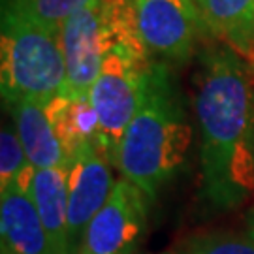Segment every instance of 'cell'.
Masks as SVG:
<instances>
[{
    "mask_svg": "<svg viewBox=\"0 0 254 254\" xmlns=\"http://www.w3.org/2000/svg\"><path fill=\"white\" fill-rule=\"evenodd\" d=\"M194 111L200 127L201 198L234 209L254 192V89L230 47L201 53Z\"/></svg>",
    "mask_w": 254,
    "mask_h": 254,
    "instance_id": "1",
    "label": "cell"
},
{
    "mask_svg": "<svg viewBox=\"0 0 254 254\" xmlns=\"http://www.w3.org/2000/svg\"><path fill=\"white\" fill-rule=\"evenodd\" d=\"M192 128L168 66L151 63L143 94L127 127L115 168L153 201L185 164Z\"/></svg>",
    "mask_w": 254,
    "mask_h": 254,
    "instance_id": "2",
    "label": "cell"
},
{
    "mask_svg": "<svg viewBox=\"0 0 254 254\" xmlns=\"http://www.w3.org/2000/svg\"><path fill=\"white\" fill-rule=\"evenodd\" d=\"M0 87L6 104L47 106L66 89L61 30L47 27L4 0L0 30Z\"/></svg>",
    "mask_w": 254,
    "mask_h": 254,
    "instance_id": "3",
    "label": "cell"
},
{
    "mask_svg": "<svg viewBox=\"0 0 254 254\" xmlns=\"http://www.w3.org/2000/svg\"><path fill=\"white\" fill-rule=\"evenodd\" d=\"M149 66L147 55L115 46L106 55L89 91V102L98 121V147L113 166L123 134L141 100Z\"/></svg>",
    "mask_w": 254,
    "mask_h": 254,
    "instance_id": "4",
    "label": "cell"
},
{
    "mask_svg": "<svg viewBox=\"0 0 254 254\" xmlns=\"http://www.w3.org/2000/svg\"><path fill=\"white\" fill-rule=\"evenodd\" d=\"M136 30L147 55L185 63L205 32L194 0H134Z\"/></svg>",
    "mask_w": 254,
    "mask_h": 254,
    "instance_id": "5",
    "label": "cell"
},
{
    "mask_svg": "<svg viewBox=\"0 0 254 254\" xmlns=\"http://www.w3.org/2000/svg\"><path fill=\"white\" fill-rule=\"evenodd\" d=\"M149 198L134 183L121 177L104 207L85 230L79 254H134L149 217Z\"/></svg>",
    "mask_w": 254,
    "mask_h": 254,
    "instance_id": "6",
    "label": "cell"
},
{
    "mask_svg": "<svg viewBox=\"0 0 254 254\" xmlns=\"http://www.w3.org/2000/svg\"><path fill=\"white\" fill-rule=\"evenodd\" d=\"M111 160L96 145L85 147L68 168V239L70 254H79L81 239L94 215L115 187Z\"/></svg>",
    "mask_w": 254,
    "mask_h": 254,
    "instance_id": "7",
    "label": "cell"
},
{
    "mask_svg": "<svg viewBox=\"0 0 254 254\" xmlns=\"http://www.w3.org/2000/svg\"><path fill=\"white\" fill-rule=\"evenodd\" d=\"M28 185L30 181L17 183L0 190L2 254H53Z\"/></svg>",
    "mask_w": 254,
    "mask_h": 254,
    "instance_id": "8",
    "label": "cell"
},
{
    "mask_svg": "<svg viewBox=\"0 0 254 254\" xmlns=\"http://www.w3.org/2000/svg\"><path fill=\"white\" fill-rule=\"evenodd\" d=\"M8 108L30 166L34 170L68 168L64 147L55 132L46 106L21 100L8 104Z\"/></svg>",
    "mask_w": 254,
    "mask_h": 254,
    "instance_id": "9",
    "label": "cell"
},
{
    "mask_svg": "<svg viewBox=\"0 0 254 254\" xmlns=\"http://www.w3.org/2000/svg\"><path fill=\"white\" fill-rule=\"evenodd\" d=\"M205 32L254 63V0H194Z\"/></svg>",
    "mask_w": 254,
    "mask_h": 254,
    "instance_id": "10",
    "label": "cell"
},
{
    "mask_svg": "<svg viewBox=\"0 0 254 254\" xmlns=\"http://www.w3.org/2000/svg\"><path fill=\"white\" fill-rule=\"evenodd\" d=\"M30 198L44 222L53 254H70L68 239V168L34 170Z\"/></svg>",
    "mask_w": 254,
    "mask_h": 254,
    "instance_id": "11",
    "label": "cell"
},
{
    "mask_svg": "<svg viewBox=\"0 0 254 254\" xmlns=\"http://www.w3.org/2000/svg\"><path fill=\"white\" fill-rule=\"evenodd\" d=\"M46 108L55 132L64 147L68 168L85 147H98V121L89 96L72 98L63 92L49 102Z\"/></svg>",
    "mask_w": 254,
    "mask_h": 254,
    "instance_id": "12",
    "label": "cell"
},
{
    "mask_svg": "<svg viewBox=\"0 0 254 254\" xmlns=\"http://www.w3.org/2000/svg\"><path fill=\"white\" fill-rule=\"evenodd\" d=\"M34 168L30 166L27 153L21 145L13 121L2 127L0 134V190L17 183L30 181Z\"/></svg>",
    "mask_w": 254,
    "mask_h": 254,
    "instance_id": "13",
    "label": "cell"
},
{
    "mask_svg": "<svg viewBox=\"0 0 254 254\" xmlns=\"http://www.w3.org/2000/svg\"><path fill=\"white\" fill-rule=\"evenodd\" d=\"M6 2L47 27L61 30L64 23L75 11L85 8L91 0H6Z\"/></svg>",
    "mask_w": 254,
    "mask_h": 254,
    "instance_id": "14",
    "label": "cell"
},
{
    "mask_svg": "<svg viewBox=\"0 0 254 254\" xmlns=\"http://www.w3.org/2000/svg\"><path fill=\"white\" fill-rule=\"evenodd\" d=\"M183 254H254V239L237 234H213L190 241Z\"/></svg>",
    "mask_w": 254,
    "mask_h": 254,
    "instance_id": "15",
    "label": "cell"
},
{
    "mask_svg": "<svg viewBox=\"0 0 254 254\" xmlns=\"http://www.w3.org/2000/svg\"><path fill=\"white\" fill-rule=\"evenodd\" d=\"M247 228H249V236L254 239V211L249 215V218H247Z\"/></svg>",
    "mask_w": 254,
    "mask_h": 254,
    "instance_id": "16",
    "label": "cell"
}]
</instances>
